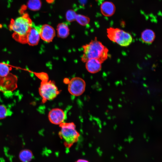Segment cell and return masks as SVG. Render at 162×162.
I'll use <instances>...</instances> for the list:
<instances>
[{
  "label": "cell",
  "instance_id": "cell-1",
  "mask_svg": "<svg viewBox=\"0 0 162 162\" xmlns=\"http://www.w3.org/2000/svg\"><path fill=\"white\" fill-rule=\"evenodd\" d=\"M33 25L28 15L25 13L15 19L11 20L9 27L13 32L14 39L20 43L26 44L27 35Z\"/></svg>",
  "mask_w": 162,
  "mask_h": 162
},
{
  "label": "cell",
  "instance_id": "cell-2",
  "mask_svg": "<svg viewBox=\"0 0 162 162\" xmlns=\"http://www.w3.org/2000/svg\"><path fill=\"white\" fill-rule=\"evenodd\" d=\"M82 48L83 54L81 60L83 62L94 58L99 60L102 63L108 58V49L96 38L83 45Z\"/></svg>",
  "mask_w": 162,
  "mask_h": 162
},
{
  "label": "cell",
  "instance_id": "cell-3",
  "mask_svg": "<svg viewBox=\"0 0 162 162\" xmlns=\"http://www.w3.org/2000/svg\"><path fill=\"white\" fill-rule=\"evenodd\" d=\"M60 130L59 132L60 137L64 141L65 146L70 148L77 142L80 136L73 122H64L59 125Z\"/></svg>",
  "mask_w": 162,
  "mask_h": 162
},
{
  "label": "cell",
  "instance_id": "cell-4",
  "mask_svg": "<svg viewBox=\"0 0 162 162\" xmlns=\"http://www.w3.org/2000/svg\"><path fill=\"white\" fill-rule=\"evenodd\" d=\"M106 32L109 39L121 46H128L133 41L129 33L119 28L110 27L107 29Z\"/></svg>",
  "mask_w": 162,
  "mask_h": 162
},
{
  "label": "cell",
  "instance_id": "cell-5",
  "mask_svg": "<svg viewBox=\"0 0 162 162\" xmlns=\"http://www.w3.org/2000/svg\"><path fill=\"white\" fill-rule=\"evenodd\" d=\"M39 91L43 103L53 100L59 94L60 92L55 82L49 80L41 81Z\"/></svg>",
  "mask_w": 162,
  "mask_h": 162
},
{
  "label": "cell",
  "instance_id": "cell-6",
  "mask_svg": "<svg viewBox=\"0 0 162 162\" xmlns=\"http://www.w3.org/2000/svg\"><path fill=\"white\" fill-rule=\"evenodd\" d=\"M68 90L69 93L74 96H79L84 92L86 83L84 80L80 77H73L68 83Z\"/></svg>",
  "mask_w": 162,
  "mask_h": 162
},
{
  "label": "cell",
  "instance_id": "cell-7",
  "mask_svg": "<svg viewBox=\"0 0 162 162\" xmlns=\"http://www.w3.org/2000/svg\"><path fill=\"white\" fill-rule=\"evenodd\" d=\"M48 118L50 122L56 125H60L64 122L65 114L63 110L59 108H55L49 112Z\"/></svg>",
  "mask_w": 162,
  "mask_h": 162
},
{
  "label": "cell",
  "instance_id": "cell-8",
  "mask_svg": "<svg viewBox=\"0 0 162 162\" xmlns=\"http://www.w3.org/2000/svg\"><path fill=\"white\" fill-rule=\"evenodd\" d=\"M39 33L40 38L47 43L52 42L56 35L54 29L51 26L47 24L40 27Z\"/></svg>",
  "mask_w": 162,
  "mask_h": 162
},
{
  "label": "cell",
  "instance_id": "cell-9",
  "mask_svg": "<svg viewBox=\"0 0 162 162\" xmlns=\"http://www.w3.org/2000/svg\"><path fill=\"white\" fill-rule=\"evenodd\" d=\"M39 26H35L34 24L29 30L26 38V42L30 46H35L38 44L40 37Z\"/></svg>",
  "mask_w": 162,
  "mask_h": 162
},
{
  "label": "cell",
  "instance_id": "cell-10",
  "mask_svg": "<svg viewBox=\"0 0 162 162\" xmlns=\"http://www.w3.org/2000/svg\"><path fill=\"white\" fill-rule=\"evenodd\" d=\"M85 63L86 69L91 73H96L101 69L102 63L97 59H90L88 60Z\"/></svg>",
  "mask_w": 162,
  "mask_h": 162
},
{
  "label": "cell",
  "instance_id": "cell-11",
  "mask_svg": "<svg viewBox=\"0 0 162 162\" xmlns=\"http://www.w3.org/2000/svg\"><path fill=\"white\" fill-rule=\"evenodd\" d=\"M100 11L102 14L106 16H110L114 13L116 7L112 2L105 1L102 3L100 7Z\"/></svg>",
  "mask_w": 162,
  "mask_h": 162
},
{
  "label": "cell",
  "instance_id": "cell-12",
  "mask_svg": "<svg viewBox=\"0 0 162 162\" xmlns=\"http://www.w3.org/2000/svg\"><path fill=\"white\" fill-rule=\"evenodd\" d=\"M16 87V82L2 80L0 81V90L4 93L11 92Z\"/></svg>",
  "mask_w": 162,
  "mask_h": 162
},
{
  "label": "cell",
  "instance_id": "cell-13",
  "mask_svg": "<svg viewBox=\"0 0 162 162\" xmlns=\"http://www.w3.org/2000/svg\"><path fill=\"white\" fill-rule=\"evenodd\" d=\"M155 37L154 32L150 29H147L143 31L141 34V39L143 42L147 44H152Z\"/></svg>",
  "mask_w": 162,
  "mask_h": 162
},
{
  "label": "cell",
  "instance_id": "cell-14",
  "mask_svg": "<svg viewBox=\"0 0 162 162\" xmlns=\"http://www.w3.org/2000/svg\"><path fill=\"white\" fill-rule=\"evenodd\" d=\"M56 30L57 36L60 38H66L69 34V28L68 25L65 23L58 24L57 26Z\"/></svg>",
  "mask_w": 162,
  "mask_h": 162
},
{
  "label": "cell",
  "instance_id": "cell-15",
  "mask_svg": "<svg viewBox=\"0 0 162 162\" xmlns=\"http://www.w3.org/2000/svg\"><path fill=\"white\" fill-rule=\"evenodd\" d=\"M19 157L22 162H30L33 158V154L30 150L24 149L20 152Z\"/></svg>",
  "mask_w": 162,
  "mask_h": 162
},
{
  "label": "cell",
  "instance_id": "cell-16",
  "mask_svg": "<svg viewBox=\"0 0 162 162\" xmlns=\"http://www.w3.org/2000/svg\"><path fill=\"white\" fill-rule=\"evenodd\" d=\"M28 8L33 11H37L40 8L42 3L40 0H29L27 3Z\"/></svg>",
  "mask_w": 162,
  "mask_h": 162
},
{
  "label": "cell",
  "instance_id": "cell-17",
  "mask_svg": "<svg viewBox=\"0 0 162 162\" xmlns=\"http://www.w3.org/2000/svg\"><path fill=\"white\" fill-rule=\"evenodd\" d=\"M11 70V68L7 64L0 62V77H4L7 76Z\"/></svg>",
  "mask_w": 162,
  "mask_h": 162
},
{
  "label": "cell",
  "instance_id": "cell-18",
  "mask_svg": "<svg viewBox=\"0 0 162 162\" xmlns=\"http://www.w3.org/2000/svg\"><path fill=\"white\" fill-rule=\"evenodd\" d=\"M76 20L80 25L85 26L90 22V19L88 17L81 14H77Z\"/></svg>",
  "mask_w": 162,
  "mask_h": 162
},
{
  "label": "cell",
  "instance_id": "cell-19",
  "mask_svg": "<svg viewBox=\"0 0 162 162\" xmlns=\"http://www.w3.org/2000/svg\"><path fill=\"white\" fill-rule=\"evenodd\" d=\"M77 14L73 10H68L66 14V20L69 22H72L75 20Z\"/></svg>",
  "mask_w": 162,
  "mask_h": 162
},
{
  "label": "cell",
  "instance_id": "cell-20",
  "mask_svg": "<svg viewBox=\"0 0 162 162\" xmlns=\"http://www.w3.org/2000/svg\"><path fill=\"white\" fill-rule=\"evenodd\" d=\"M8 115V111L5 106L0 104V119L6 118Z\"/></svg>",
  "mask_w": 162,
  "mask_h": 162
},
{
  "label": "cell",
  "instance_id": "cell-21",
  "mask_svg": "<svg viewBox=\"0 0 162 162\" xmlns=\"http://www.w3.org/2000/svg\"><path fill=\"white\" fill-rule=\"evenodd\" d=\"M76 162H89L88 161L84 159H79Z\"/></svg>",
  "mask_w": 162,
  "mask_h": 162
},
{
  "label": "cell",
  "instance_id": "cell-22",
  "mask_svg": "<svg viewBox=\"0 0 162 162\" xmlns=\"http://www.w3.org/2000/svg\"><path fill=\"white\" fill-rule=\"evenodd\" d=\"M47 2L51 4L54 2L55 0H46Z\"/></svg>",
  "mask_w": 162,
  "mask_h": 162
},
{
  "label": "cell",
  "instance_id": "cell-23",
  "mask_svg": "<svg viewBox=\"0 0 162 162\" xmlns=\"http://www.w3.org/2000/svg\"><path fill=\"white\" fill-rule=\"evenodd\" d=\"M108 107L110 109H112L113 108V106L111 105H108Z\"/></svg>",
  "mask_w": 162,
  "mask_h": 162
},
{
  "label": "cell",
  "instance_id": "cell-24",
  "mask_svg": "<svg viewBox=\"0 0 162 162\" xmlns=\"http://www.w3.org/2000/svg\"><path fill=\"white\" fill-rule=\"evenodd\" d=\"M117 126L116 124H115V125L114 126V130H115L116 128H117Z\"/></svg>",
  "mask_w": 162,
  "mask_h": 162
},
{
  "label": "cell",
  "instance_id": "cell-25",
  "mask_svg": "<svg viewBox=\"0 0 162 162\" xmlns=\"http://www.w3.org/2000/svg\"><path fill=\"white\" fill-rule=\"evenodd\" d=\"M118 105L119 107H121L122 106V105L120 104H118Z\"/></svg>",
  "mask_w": 162,
  "mask_h": 162
},
{
  "label": "cell",
  "instance_id": "cell-26",
  "mask_svg": "<svg viewBox=\"0 0 162 162\" xmlns=\"http://www.w3.org/2000/svg\"><path fill=\"white\" fill-rule=\"evenodd\" d=\"M111 117L110 116H109L107 117V118L108 119H111Z\"/></svg>",
  "mask_w": 162,
  "mask_h": 162
},
{
  "label": "cell",
  "instance_id": "cell-27",
  "mask_svg": "<svg viewBox=\"0 0 162 162\" xmlns=\"http://www.w3.org/2000/svg\"><path fill=\"white\" fill-rule=\"evenodd\" d=\"M109 100L110 102H111L112 101V99L111 98H109Z\"/></svg>",
  "mask_w": 162,
  "mask_h": 162
},
{
  "label": "cell",
  "instance_id": "cell-28",
  "mask_svg": "<svg viewBox=\"0 0 162 162\" xmlns=\"http://www.w3.org/2000/svg\"><path fill=\"white\" fill-rule=\"evenodd\" d=\"M150 119L152 120V118L150 116H149Z\"/></svg>",
  "mask_w": 162,
  "mask_h": 162
},
{
  "label": "cell",
  "instance_id": "cell-29",
  "mask_svg": "<svg viewBox=\"0 0 162 162\" xmlns=\"http://www.w3.org/2000/svg\"><path fill=\"white\" fill-rule=\"evenodd\" d=\"M152 110H154V108L153 106H152Z\"/></svg>",
  "mask_w": 162,
  "mask_h": 162
},
{
  "label": "cell",
  "instance_id": "cell-30",
  "mask_svg": "<svg viewBox=\"0 0 162 162\" xmlns=\"http://www.w3.org/2000/svg\"><path fill=\"white\" fill-rule=\"evenodd\" d=\"M116 118V116H113L112 117V118L113 119Z\"/></svg>",
  "mask_w": 162,
  "mask_h": 162
},
{
  "label": "cell",
  "instance_id": "cell-31",
  "mask_svg": "<svg viewBox=\"0 0 162 162\" xmlns=\"http://www.w3.org/2000/svg\"><path fill=\"white\" fill-rule=\"evenodd\" d=\"M134 123V122L133 121H130V123L131 124H133Z\"/></svg>",
  "mask_w": 162,
  "mask_h": 162
},
{
  "label": "cell",
  "instance_id": "cell-32",
  "mask_svg": "<svg viewBox=\"0 0 162 162\" xmlns=\"http://www.w3.org/2000/svg\"><path fill=\"white\" fill-rule=\"evenodd\" d=\"M106 122H104V125H106Z\"/></svg>",
  "mask_w": 162,
  "mask_h": 162
},
{
  "label": "cell",
  "instance_id": "cell-33",
  "mask_svg": "<svg viewBox=\"0 0 162 162\" xmlns=\"http://www.w3.org/2000/svg\"><path fill=\"white\" fill-rule=\"evenodd\" d=\"M119 100H120V101H122V99H121V98H120V99H119Z\"/></svg>",
  "mask_w": 162,
  "mask_h": 162
},
{
  "label": "cell",
  "instance_id": "cell-34",
  "mask_svg": "<svg viewBox=\"0 0 162 162\" xmlns=\"http://www.w3.org/2000/svg\"></svg>",
  "mask_w": 162,
  "mask_h": 162
}]
</instances>
